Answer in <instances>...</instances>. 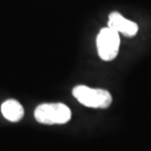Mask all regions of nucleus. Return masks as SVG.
Instances as JSON below:
<instances>
[{
  "instance_id": "obj_1",
  "label": "nucleus",
  "mask_w": 151,
  "mask_h": 151,
  "mask_svg": "<svg viewBox=\"0 0 151 151\" xmlns=\"http://www.w3.org/2000/svg\"><path fill=\"white\" fill-rule=\"evenodd\" d=\"M73 95L81 104L89 108L106 109L112 103V95L110 92L101 88L77 86L73 89Z\"/></svg>"
},
{
  "instance_id": "obj_3",
  "label": "nucleus",
  "mask_w": 151,
  "mask_h": 151,
  "mask_svg": "<svg viewBox=\"0 0 151 151\" xmlns=\"http://www.w3.org/2000/svg\"><path fill=\"white\" fill-rule=\"evenodd\" d=\"M120 34L109 27L100 29L96 38L99 57L104 61H112L118 55L121 44Z\"/></svg>"
},
{
  "instance_id": "obj_2",
  "label": "nucleus",
  "mask_w": 151,
  "mask_h": 151,
  "mask_svg": "<svg viewBox=\"0 0 151 151\" xmlns=\"http://www.w3.org/2000/svg\"><path fill=\"white\" fill-rule=\"evenodd\" d=\"M72 113L67 105L63 103H44L37 107L35 118L44 125H62L71 120Z\"/></svg>"
},
{
  "instance_id": "obj_4",
  "label": "nucleus",
  "mask_w": 151,
  "mask_h": 151,
  "mask_svg": "<svg viewBox=\"0 0 151 151\" xmlns=\"http://www.w3.org/2000/svg\"><path fill=\"white\" fill-rule=\"evenodd\" d=\"M108 27L116 31L118 34H122L129 37H134L138 32V26L137 23L126 19L118 12H113L109 15Z\"/></svg>"
},
{
  "instance_id": "obj_5",
  "label": "nucleus",
  "mask_w": 151,
  "mask_h": 151,
  "mask_svg": "<svg viewBox=\"0 0 151 151\" xmlns=\"http://www.w3.org/2000/svg\"><path fill=\"white\" fill-rule=\"evenodd\" d=\"M2 115L10 122H19L24 117L25 111L20 102L14 99H9L3 102L1 105Z\"/></svg>"
}]
</instances>
